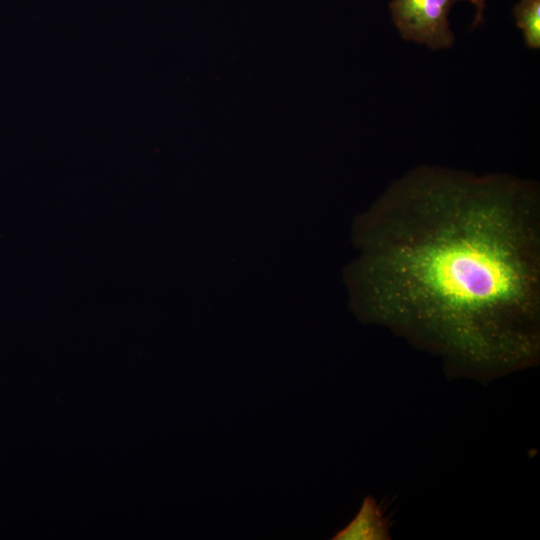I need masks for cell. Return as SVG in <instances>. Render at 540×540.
<instances>
[{
    "label": "cell",
    "instance_id": "obj_5",
    "mask_svg": "<svg viewBox=\"0 0 540 540\" xmlns=\"http://www.w3.org/2000/svg\"><path fill=\"white\" fill-rule=\"evenodd\" d=\"M484 6H485V0H477V4H476L477 13H476L475 20L472 24V28H475L478 24L482 22V19H483L482 13H483Z\"/></svg>",
    "mask_w": 540,
    "mask_h": 540
},
{
    "label": "cell",
    "instance_id": "obj_4",
    "mask_svg": "<svg viewBox=\"0 0 540 540\" xmlns=\"http://www.w3.org/2000/svg\"><path fill=\"white\" fill-rule=\"evenodd\" d=\"M513 15L519 29L523 31L527 47H540V0H520Z\"/></svg>",
    "mask_w": 540,
    "mask_h": 540
},
{
    "label": "cell",
    "instance_id": "obj_1",
    "mask_svg": "<svg viewBox=\"0 0 540 540\" xmlns=\"http://www.w3.org/2000/svg\"><path fill=\"white\" fill-rule=\"evenodd\" d=\"M363 313L490 379L540 351V194L509 175L418 167L367 215Z\"/></svg>",
    "mask_w": 540,
    "mask_h": 540
},
{
    "label": "cell",
    "instance_id": "obj_3",
    "mask_svg": "<svg viewBox=\"0 0 540 540\" xmlns=\"http://www.w3.org/2000/svg\"><path fill=\"white\" fill-rule=\"evenodd\" d=\"M389 521L380 504L366 496L356 516L338 531L334 540H388L391 539Z\"/></svg>",
    "mask_w": 540,
    "mask_h": 540
},
{
    "label": "cell",
    "instance_id": "obj_2",
    "mask_svg": "<svg viewBox=\"0 0 540 540\" xmlns=\"http://www.w3.org/2000/svg\"><path fill=\"white\" fill-rule=\"evenodd\" d=\"M458 1L462 0H392V21L406 40L427 45L433 50L447 48L455 39L448 15ZM467 1L477 4V0Z\"/></svg>",
    "mask_w": 540,
    "mask_h": 540
}]
</instances>
